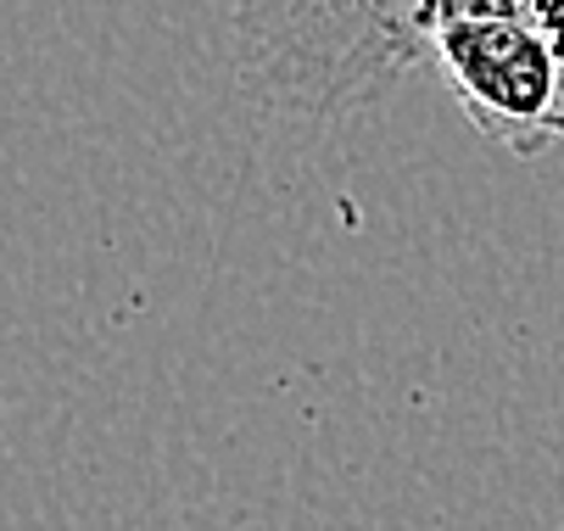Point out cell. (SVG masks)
<instances>
[{
    "label": "cell",
    "instance_id": "1",
    "mask_svg": "<svg viewBox=\"0 0 564 531\" xmlns=\"http://www.w3.org/2000/svg\"><path fill=\"white\" fill-rule=\"evenodd\" d=\"M436 23L442 0H229L240 85L296 123L375 112L431 62Z\"/></svg>",
    "mask_w": 564,
    "mask_h": 531
},
{
    "label": "cell",
    "instance_id": "2",
    "mask_svg": "<svg viewBox=\"0 0 564 531\" xmlns=\"http://www.w3.org/2000/svg\"><path fill=\"white\" fill-rule=\"evenodd\" d=\"M431 67L447 79L464 118L509 158L564 145V62L531 7L442 23Z\"/></svg>",
    "mask_w": 564,
    "mask_h": 531
},
{
    "label": "cell",
    "instance_id": "3",
    "mask_svg": "<svg viewBox=\"0 0 564 531\" xmlns=\"http://www.w3.org/2000/svg\"><path fill=\"white\" fill-rule=\"evenodd\" d=\"M531 7V18L547 29V40H553V51H558V62H564V0H525Z\"/></svg>",
    "mask_w": 564,
    "mask_h": 531
}]
</instances>
